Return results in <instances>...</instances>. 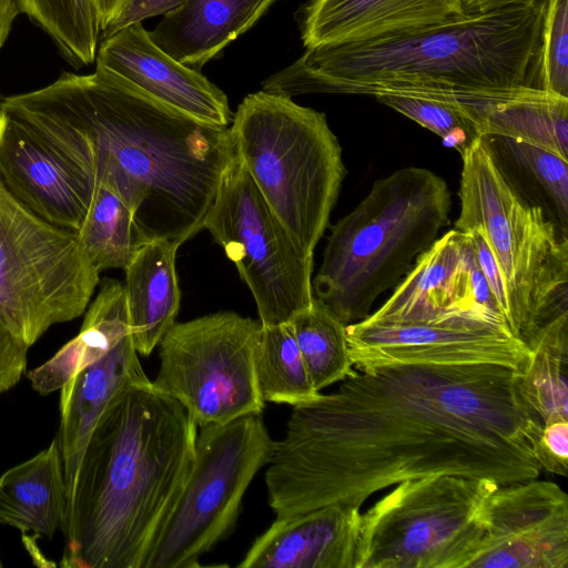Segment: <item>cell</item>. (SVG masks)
<instances>
[{
	"label": "cell",
	"instance_id": "cell-1",
	"mask_svg": "<svg viewBox=\"0 0 568 568\" xmlns=\"http://www.w3.org/2000/svg\"><path fill=\"white\" fill-rule=\"evenodd\" d=\"M499 365L354 371L338 388L293 407L267 464L276 518L337 505L432 475L538 478L528 434L539 422Z\"/></svg>",
	"mask_w": 568,
	"mask_h": 568
},
{
	"label": "cell",
	"instance_id": "cell-2",
	"mask_svg": "<svg viewBox=\"0 0 568 568\" xmlns=\"http://www.w3.org/2000/svg\"><path fill=\"white\" fill-rule=\"evenodd\" d=\"M2 106L95 185L116 192L145 242L203 230L234 155L230 126L201 122L95 69L62 72Z\"/></svg>",
	"mask_w": 568,
	"mask_h": 568
},
{
	"label": "cell",
	"instance_id": "cell-3",
	"mask_svg": "<svg viewBox=\"0 0 568 568\" xmlns=\"http://www.w3.org/2000/svg\"><path fill=\"white\" fill-rule=\"evenodd\" d=\"M197 425L152 382L118 394L87 443L62 526L63 568H144L190 475Z\"/></svg>",
	"mask_w": 568,
	"mask_h": 568
},
{
	"label": "cell",
	"instance_id": "cell-4",
	"mask_svg": "<svg viewBox=\"0 0 568 568\" xmlns=\"http://www.w3.org/2000/svg\"><path fill=\"white\" fill-rule=\"evenodd\" d=\"M544 6L466 11L419 31L317 45L268 77L262 91L398 94L466 102L541 89Z\"/></svg>",
	"mask_w": 568,
	"mask_h": 568
},
{
	"label": "cell",
	"instance_id": "cell-5",
	"mask_svg": "<svg viewBox=\"0 0 568 568\" xmlns=\"http://www.w3.org/2000/svg\"><path fill=\"white\" fill-rule=\"evenodd\" d=\"M452 196L433 171L406 166L376 180L364 199L331 226L314 296L346 325L371 314L449 223Z\"/></svg>",
	"mask_w": 568,
	"mask_h": 568
},
{
	"label": "cell",
	"instance_id": "cell-6",
	"mask_svg": "<svg viewBox=\"0 0 568 568\" xmlns=\"http://www.w3.org/2000/svg\"><path fill=\"white\" fill-rule=\"evenodd\" d=\"M230 134L236 156L272 212L313 255L347 174L325 114L261 90L237 106Z\"/></svg>",
	"mask_w": 568,
	"mask_h": 568
},
{
	"label": "cell",
	"instance_id": "cell-7",
	"mask_svg": "<svg viewBox=\"0 0 568 568\" xmlns=\"http://www.w3.org/2000/svg\"><path fill=\"white\" fill-rule=\"evenodd\" d=\"M460 156L455 229L481 231L501 274L511 333L527 344L568 313V239L510 183L483 136Z\"/></svg>",
	"mask_w": 568,
	"mask_h": 568
},
{
	"label": "cell",
	"instance_id": "cell-8",
	"mask_svg": "<svg viewBox=\"0 0 568 568\" xmlns=\"http://www.w3.org/2000/svg\"><path fill=\"white\" fill-rule=\"evenodd\" d=\"M499 485L448 474L397 484L361 514L357 568H468Z\"/></svg>",
	"mask_w": 568,
	"mask_h": 568
},
{
	"label": "cell",
	"instance_id": "cell-9",
	"mask_svg": "<svg viewBox=\"0 0 568 568\" xmlns=\"http://www.w3.org/2000/svg\"><path fill=\"white\" fill-rule=\"evenodd\" d=\"M99 283L77 231L43 220L0 182V321L11 334L30 347L82 315Z\"/></svg>",
	"mask_w": 568,
	"mask_h": 568
},
{
	"label": "cell",
	"instance_id": "cell-10",
	"mask_svg": "<svg viewBox=\"0 0 568 568\" xmlns=\"http://www.w3.org/2000/svg\"><path fill=\"white\" fill-rule=\"evenodd\" d=\"M193 466L144 568H194L234 528L245 491L276 442L261 414L199 427Z\"/></svg>",
	"mask_w": 568,
	"mask_h": 568
},
{
	"label": "cell",
	"instance_id": "cell-11",
	"mask_svg": "<svg viewBox=\"0 0 568 568\" xmlns=\"http://www.w3.org/2000/svg\"><path fill=\"white\" fill-rule=\"evenodd\" d=\"M263 325L231 311L174 323L159 342L152 382L178 400L199 427L262 414L255 355Z\"/></svg>",
	"mask_w": 568,
	"mask_h": 568
},
{
	"label": "cell",
	"instance_id": "cell-12",
	"mask_svg": "<svg viewBox=\"0 0 568 568\" xmlns=\"http://www.w3.org/2000/svg\"><path fill=\"white\" fill-rule=\"evenodd\" d=\"M203 229L235 264L263 326L287 323L310 307L313 255L272 212L235 151L222 172Z\"/></svg>",
	"mask_w": 568,
	"mask_h": 568
},
{
	"label": "cell",
	"instance_id": "cell-13",
	"mask_svg": "<svg viewBox=\"0 0 568 568\" xmlns=\"http://www.w3.org/2000/svg\"><path fill=\"white\" fill-rule=\"evenodd\" d=\"M349 357L357 371L397 366L499 365L521 374L527 344L507 326L477 317L437 323L346 326Z\"/></svg>",
	"mask_w": 568,
	"mask_h": 568
},
{
	"label": "cell",
	"instance_id": "cell-14",
	"mask_svg": "<svg viewBox=\"0 0 568 568\" xmlns=\"http://www.w3.org/2000/svg\"><path fill=\"white\" fill-rule=\"evenodd\" d=\"M568 568V496L531 478L499 485L468 568Z\"/></svg>",
	"mask_w": 568,
	"mask_h": 568
},
{
	"label": "cell",
	"instance_id": "cell-15",
	"mask_svg": "<svg viewBox=\"0 0 568 568\" xmlns=\"http://www.w3.org/2000/svg\"><path fill=\"white\" fill-rule=\"evenodd\" d=\"M476 266L470 236L450 230L416 258L393 294L364 320L399 325L477 317L507 326L501 317L478 304L474 285Z\"/></svg>",
	"mask_w": 568,
	"mask_h": 568
},
{
	"label": "cell",
	"instance_id": "cell-16",
	"mask_svg": "<svg viewBox=\"0 0 568 568\" xmlns=\"http://www.w3.org/2000/svg\"><path fill=\"white\" fill-rule=\"evenodd\" d=\"M95 63V69L201 122L224 128L233 122L226 94L159 48L141 23L100 40Z\"/></svg>",
	"mask_w": 568,
	"mask_h": 568
},
{
	"label": "cell",
	"instance_id": "cell-17",
	"mask_svg": "<svg viewBox=\"0 0 568 568\" xmlns=\"http://www.w3.org/2000/svg\"><path fill=\"white\" fill-rule=\"evenodd\" d=\"M0 182L43 220L78 231L95 184L0 108Z\"/></svg>",
	"mask_w": 568,
	"mask_h": 568
},
{
	"label": "cell",
	"instance_id": "cell-18",
	"mask_svg": "<svg viewBox=\"0 0 568 568\" xmlns=\"http://www.w3.org/2000/svg\"><path fill=\"white\" fill-rule=\"evenodd\" d=\"M466 12L464 0H310L296 20L305 48L410 33Z\"/></svg>",
	"mask_w": 568,
	"mask_h": 568
},
{
	"label": "cell",
	"instance_id": "cell-19",
	"mask_svg": "<svg viewBox=\"0 0 568 568\" xmlns=\"http://www.w3.org/2000/svg\"><path fill=\"white\" fill-rule=\"evenodd\" d=\"M361 509L331 505L276 518L240 568H357Z\"/></svg>",
	"mask_w": 568,
	"mask_h": 568
},
{
	"label": "cell",
	"instance_id": "cell-20",
	"mask_svg": "<svg viewBox=\"0 0 568 568\" xmlns=\"http://www.w3.org/2000/svg\"><path fill=\"white\" fill-rule=\"evenodd\" d=\"M132 335L67 382L60 390L58 442L62 457L67 506L90 435L112 399L126 387L148 383Z\"/></svg>",
	"mask_w": 568,
	"mask_h": 568
},
{
	"label": "cell",
	"instance_id": "cell-21",
	"mask_svg": "<svg viewBox=\"0 0 568 568\" xmlns=\"http://www.w3.org/2000/svg\"><path fill=\"white\" fill-rule=\"evenodd\" d=\"M276 0H185L149 32L174 60L201 69L252 28Z\"/></svg>",
	"mask_w": 568,
	"mask_h": 568
},
{
	"label": "cell",
	"instance_id": "cell-22",
	"mask_svg": "<svg viewBox=\"0 0 568 568\" xmlns=\"http://www.w3.org/2000/svg\"><path fill=\"white\" fill-rule=\"evenodd\" d=\"M179 246L169 240L145 242L124 268L131 335L139 355H150L175 323L181 302L175 270Z\"/></svg>",
	"mask_w": 568,
	"mask_h": 568
},
{
	"label": "cell",
	"instance_id": "cell-23",
	"mask_svg": "<svg viewBox=\"0 0 568 568\" xmlns=\"http://www.w3.org/2000/svg\"><path fill=\"white\" fill-rule=\"evenodd\" d=\"M67 490L58 438L0 476V524L51 539L62 529Z\"/></svg>",
	"mask_w": 568,
	"mask_h": 568
},
{
	"label": "cell",
	"instance_id": "cell-24",
	"mask_svg": "<svg viewBox=\"0 0 568 568\" xmlns=\"http://www.w3.org/2000/svg\"><path fill=\"white\" fill-rule=\"evenodd\" d=\"M131 334L124 284L104 278L79 334L49 361L29 371L32 388L41 395L59 390L75 374L100 359Z\"/></svg>",
	"mask_w": 568,
	"mask_h": 568
},
{
	"label": "cell",
	"instance_id": "cell-25",
	"mask_svg": "<svg viewBox=\"0 0 568 568\" xmlns=\"http://www.w3.org/2000/svg\"><path fill=\"white\" fill-rule=\"evenodd\" d=\"M473 118L480 135H503L545 148L568 160V98L544 90L477 101Z\"/></svg>",
	"mask_w": 568,
	"mask_h": 568
},
{
	"label": "cell",
	"instance_id": "cell-26",
	"mask_svg": "<svg viewBox=\"0 0 568 568\" xmlns=\"http://www.w3.org/2000/svg\"><path fill=\"white\" fill-rule=\"evenodd\" d=\"M527 346L529 363L518 375L524 403L541 424L568 418V313L541 326Z\"/></svg>",
	"mask_w": 568,
	"mask_h": 568
},
{
	"label": "cell",
	"instance_id": "cell-27",
	"mask_svg": "<svg viewBox=\"0 0 568 568\" xmlns=\"http://www.w3.org/2000/svg\"><path fill=\"white\" fill-rule=\"evenodd\" d=\"M77 233L84 255L99 273L108 268L124 270L145 243L130 207L102 183L97 184Z\"/></svg>",
	"mask_w": 568,
	"mask_h": 568
},
{
	"label": "cell",
	"instance_id": "cell-28",
	"mask_svg": "<svg viewBox=\"0 0 568 568\" xmlns=\"http://www.w3.org/2000/svg\"><path fill=\"white\" fill-rule=\"evenodd\" d=\"M255 372L264 402L297 406L321 396L308 375L290 322L263 326Z\"/></svg>",
	"mask_w": 568,
	"mask_h": 568
},
{
	"label": "cell",
	"instance_id": "cell-29",
	"mask_svg": "<svg viewBox=\"0 0 568 568\" xmlns=\"http://www.w3.org/2000/svg\"><path fill=\"white\" fill-rule=\"evenodd\" d=\"M314 387L342 382L355 369L349 357L346 324L317 297L290 321Z\"/></svg>",
	"mask_w": 568,
	"mask_h": 568
},
{
	"label": "cell",
	"instance_id": "cell-30",
	"mask_svg": "<svg viewBox=\"0 0 568 568\" xmlns=\"http://www.w3.org/2000/svg\"><path fill=\"white\" fill-rule=\"evenodd\" d=\"M73 68L95 61L100 26L91 0H16Z\"/></svg>",
	"mask_w": 568,
	"mask_h": 568
},
{
	"label": "cell",
	"instance_id": "cell-31",
	"mask_svg": "<svg viewBox=\"0 0 568 568\" xmlns=\"http://www.w3.org/2000/svg\"><path fill=\"white\" fill-rule=\"evenodd\" d=\"M483 138L499 163L525 173L536 194H541L542 209L567 237L568 160L545 148L520 140L503 135Z\"/></svg>",
	"mask_w": 568,
	"mask_h": 568
},
{
	"label": "cell",
	"instance_id": "cell-32",
	"mask_svg": "<svg viewBox=\"0 0 568 568\" xmlns=\"http://www.w3.org/2000/svg\"><path fill=\"white\" fill-rule=\"evenodd\" d=\"M375 98L438 135L446 146L460 155L481 138L477 124L453 101L398 94Z\"/></svg>",
	"mask_w": 568,
	"mask_h": 568
},
{
	"label": "cell",
	"instance_id": "cell-33",
	"mask_svg": "<svg viewBox=\"0 0 568 568\" xmlns=\"http://www.w3.org/2000/svg\"><path fill=\"white\" fill-rule=\"evenodd\" d=\"M540 84L568 98V0H546L540 40Z\"/></svg>",
	"mask_w": 568,
	"mask_h": 568
},
{
	"label": "cell",
	"instance_id": "cell-34",
	"mask_svg": "<svg viewBox=\"0 0 568 568\" xmlns=\"http://www.w3.org/2000/svg\"><path fill=\"white\" fill-rule=\"evenodd\" d=\"M528 439L540 470L568 476V418H551L536 425Z\"/></svg>",
	"mask_w": 568,
	"mask_h": 568
},
{
	"label": "cell",
	"instance_id": "cell-35",
	"mask_svg": "<svg viewBox=\"0 0 568 568\" xmlns=\"http://www.w3.org/2000/svg\"><path fill=\"white\" fill-rule=\"evenodd\" d=\"M28 349L0 321V395L20 381L26 371Z\"/></svg>",
	"mask_w": 568,
	"mask_h": 568
},
{
	"label": "cell",
	"instance_id": "cell-36",
	"mask_svg": "<svg viewBox=\"0 0 568 568\" xmlns=\"http://www.w3.org/2000/svg\"><path fill=\"white\" fill-rule=\"evenodd\" d=\"M465 233L471 239L477 263L510 329L509 310L504 282L493 253L480 230L474 229Z\"/></svg>",
	"mask_w": 568,
	"mask_h": 568
},
{
	"label": "cell",
	"instance_id": "cell-37",
	"mask_svg": "<svg viewBox=\"0 0 568 568\" xmlns=\"http://www.w3.org/2000/svg\"><path fill=\"white\" fill-rule=\"evenodd\" d=\"M185 0H131L118 17L101 31L100 40L142 20L165 16L176 10ZM100 42V41H99Z\"/></svg>",
	"mask_w": 568,
	"mask_h": 568
},
{
	"label": "cell",
	"instance_id": "cell-38",
	"mask_svg": "<svg viewBox=\"0 0 568 568\" xmlns=\"http://www.w3.org/2000/svg\"><path fill=\"white\" fill-rule=\"evenodd\" d=\"M131 0H91L100 30H104Z\"/></svg>",
	"mask_w": 568,
	"mask_h": 568
},
{
	"label": "cell",
	"instance_id": "cell-39",
	"mask_svg": "<svg viewBox=\"0 0 568 568\" xmlns=\"http://www.w3.org/2000/svg\"><path fill=\"white\" fill-rule=\"evenodd\" d=\"M546 0H469L465 3L466 11H487L509 6H544Z\"/></svg>",
	"mask_w": 568,
	"mask_h": 568
},
{
	"label": "cell",
	"instance_id": "cell-40",
	"mask_svg": "<svg viewBox=\"0 0 568 568\" xmlns=\"http://www.w3.org/2000/svg\"><path fill=\"white\" fill-rule=\"evenodd\" d=\"M18 14L20 11L16 0H0V49L7 41Z\"/></svg>",
	"mask_w": 568,
	"mask_h": 568
},
{
	"label": "cell",
	"instance_id": "cell-41",
	"mask_svg": "<svg viewBox=\"0 0 568 568\" xmlns=\"http://www.w3.org/2000/svg\"><path fill=\"white\" fill-rule=\"evenodd\" d=\"M467 1H469V0H464V2H465V3H466Z\"/></svg>",
	"mask_w": 568,
	"mask_h": 568
},
{
	"label": "cell",
	"instance_id": "cell-42",
	"mask_svg": "<svg viewBox=\"0 0 568 568\" xmlns=\"http://www.w3.org/2000/svg\"><path fill=\"white\" fill-rule=\"evenodd\" d=\"M0 101H1V94H0Z\"/></svg>",
	"mask_w": 568,
	"mask_h": 568
},
{
	"label": "cell",
	"instance_id": "cell-43",
	"mask_svg": "<svg viewBox=\"0 0 568 568\" xmlns=\"http://www.w3.org/2000/svg\"><path fill=\"white\" fill-rule=\"evenodd\" d=\"M0 567H1V561H0Z\"/></svg>",
	"mask_w": 568,
	"mask_h": 568
}]
</instances>
